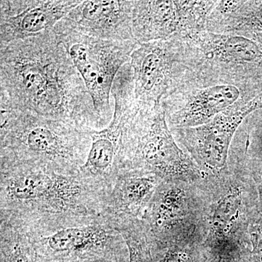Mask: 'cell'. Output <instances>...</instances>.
<instances>
[{
  "label": "cell",
  "mask_w": 262,
  "mask_h": 262,
  "mask_svg": "<svg viewBox=\"0 0 262 262\" xmlns=\"http://www.w3.org/2000/svg\"><path fill=\"white\" fill-rule=\"evenodd\" d=\"M36 262H55L104 252L124 246L125 241L108 219L67 227L45 235L30 237Z\"/></svg>",
  "instance_id": "10"
},
{
  "label": "cell",
  "mask_w": 262,
  "mask_h": 262,
  "mask_svg": "<svg viewBox=\"0 0 262 262\" xmlns=\"http://www.w3.org/2000/svg\"><path fill=\"white\" fill-rule=\"evenodd\" d=\"M239 97V91L235 86L222 84L207 88L193 95L171 122L179 128L201 126L226 111Z\"/></svg>",
  "instance_id": "16"
},
{
  "label": "cell",
  "mask_w": 262,
  "mask_h": 262,
  "mask_svg": "<svg viewBox=\"0 0 262 262\" xmlns=\"http://www.w3.org/2000/svg\"><path fill=\"white\" fill-rule=\"evenodd\" d=\"M55 262H128L126 244L104 252L77 256Z\"/></svg>",
  "instance_id": "21"
},
{
  "label": "cell",
  "mask_w": 262,
  "mask_h": 262,
  "mask_svg": "<svg viewBox=\"0 0 262 262\" xmlns=\"http://www.w3.org/2000/svg\"><path fill=\"white\" fill-rule=\"evenodd\" d=\"M163 182L154 174L130 168L121 170L108 189L104 217L111 222L123 218L141 220Z\"/></svg>",
  "instance_id": "15"
},
{
  "label": "cell",
  "mask_w": 262,
  "mask_h": 262,
  "mask_svg": "<svg viewBox=\"0 0 262 262\" xmlns=\"http://www.w3.org/2000/svg\"><path fill=\"white\" fill-rule=\"evenodd\" d=\"M249 169L257 189L260 211L262 215V165L257 164Z\"/></svg>",
  "instance_id": "24"
},
{
  "label": "cell",
  "mask_w": 262,
  "mask_h": 262,
  "mask_svg": "<svg viewBox=\"0 0 262 262\" xmlns=\"http://www.w3.org/2000/svg\"><path fill=\"white\" fill-rule=\"evenodd\" d=\"M0 262H36L28 234L14 227L0 223Z\"/></svg>",
  "instance_id": "19"
},
{
  "label": "cell",
  "mask_w": 262,
  "mask_h": 262,
  "mask_svg": "<svg viewBox=\"0 0 262 262\" xmlns=\"http://www.w3.org/2000/svg\"><path fill=\"white\" fill-rule=\"evenodd\" d=\"M207 54L222 61L231 63H251L259 61L262 52L258 45L251 39L232 35H214L207 37Z\"/></svg>",
  "instance_id": "17"
},
{
  "label": "cell",
  "mask_w": 262,
  "mask_h": 262,
  "mask_svg": "<svg viewBox=\"0 0 262 262\" xmlns=\"http://www.w3.org/2000/svg\"><path fill=\"white\" fill-rule=\"evenodd\" d=\"M261 106L262 97L256 98L242 107L226 110L205 125L176 129L203 177L228 169L229 147L234 134L244 119Z\"/></svg>",
  "instance_id": "9"
},
{
  "label": "cell",
  "mask_w": 262,
  "mask_h": 262,
  "mask_svg": "<svg viewBox=\"0 0 262 262\" xmlns=\"http://www.w3.org/2000/svg\"><path fill=\"white\" fill-rule=\"evenodd\" d=\"M92 130L0 103V163L79 171L89 156Z\"/></svg>",
  "instance_id": "3"
},
{
  "label": "cell",
  "mask_w": 262,
  "mask_h": 262,
  "mask_svg": "<svg viewBox=\"0 0 262 262\" xmlns=\"http://www.w3.org/2000/svg\"><path fill=\"white\" fill-rule=\"evenodd\" d=\"M113 223L126 244L128 262H153L151 239L140 219H120Z\"/></svg>",
  "instance_id": "18"
},
{
  "label": "cell",
  "mask_w": 262,
  "mask_h": 262,
  "mask_svg": "<svg viewBox=\"0 0 262 262\" xmlns=\"http://www.w3.org/2000/svg\"><path fill=\"white\" fill-rule=\"evenodd\" d=\"M259 146H260V150H261V151L262 152V134H261V138H260Z\"/></svg>",
  "instance_id": "25"
},
{
  "label": "cell",
  "mask_w": 262,
  "mask_h": 262,
  "mask_svg": "<svg viewBox=\"0 0 262 262\" xmlns=\"http://www.w3.org/2000/svg\"><path fill=\"white\" fill-rule=\"evenodd\" d=\"M163 181L141 217L152 245L204 237L203 183Z\"/></svg>",
  "instance_id": "7"
},
{
  "label": "cell",
  "mask_w": 262,
  "mask_h": 262,
  "mask_svg": "<svg viewBox=\"0 0 262 262\" xmlns=\"http://www.w3.org/2000/svg\"><path fill=\"white\" fill-rule=\"evenodd\" d=\"M213 2L134 1L131 29L138 43L165 40L173 33L198 27Z\"/></svg>",
  "instance_id": "11"
},
{
  "label": "cell",
  "mask_w": 262,
  "mask_h": 262,
  "mask_svg": "<svg viewBox=\"0 0 262 262\" xmlns=\"http://www.w3.org/2000/svg\"><path fill=\"white\" fill-rule=\"evenodd\" d=\"M204 238L211 262H247L250 225L261 216L257 189L249 168L229 169L203 179Z\"/></svg>",
  "instance_id": "4"
},
{
  "label": "cell",
  "mask_w": 262,
  "mask_h": 262,
  "mask_svg": "<svg viewBox=\"0 0 262 262\" xmlns=\"http://www.w3.org/2000/svg\"><path fill=\"white\" fill-rule=\"evenodd\" d=\"M0 103L93 130L106 127L53 29L0 45Z\"/></svg>",
  "instance_id": "1"
},
{
  "label": "cell",
  "mask_w": 262,
  "mask_h": 262,
  "mask_svg": "<svg viewBox=\"0 0 262 262\" xmlns=\"http://www.w3.org/2000/svg\"><path fill=\"white\" fill-rule=\"evenodd\" d=\"M111 96L113 118L104 128L91 131L92 144L81 168L82 173L103 183L108 189L117 174L128 167L133 136L141 106L134 94L130 63L124 65L115 77Z\"/></svg>",
  "instance_id": "6"
},
{
  "label": "cell",
  "mask_w": 262,
  "mask_h": 262,
  "mask_svg": "<svg viewBox=\"0 0 262 262\" xmlns=\"http://www.w3.org/2000/svg\"><path fill=\"white\" fill-rule=\"evenodd\" d=\"M0 223L30 237L104 217L108 187L79 171L0 163Z\"/></svg>",
  "instance_id": "2"
},
{
  "label": "cell",
  "mask_w": 262,
  "mask_h": 262,
  "mask_svg": "<svg viewBox=\"0 0 262 262\" xmlns=\"http://www.w3.org/2000/svg\"><path fill=\"white\" fill-rule=\"evenodd\" d=\"M154 174L163 181L196 182L203 176L176 142L161 103L141 108L128 168Z\"/></svg>",
  "instance_id": "8"
},
{
  "label": "cell",
  "mask_w": 262,
  "mask_h": 262,
  "mask_svg": "<svg viewBox=\"0 0 262 262\" xmlns=\"http://www.w3.org/2000/svg\"><path fill=\"white\" fill-rule=\"evenodd\" d=\"M81 3L80 0H1L0 45L51 30Z\"/></svg>",
  "instance_id": "12"
},
{
  "label": "cell",
  "mask_w": 262,
  "mask_h": 262,
  "mask_svg": "<svg viewBox=\"0 0 262 262\" xmlns=\"http://www.w3.org/2000/svg\"><path fill=\"white\" fill-rule=\"evenodd\" d=\"M80 74L96 113L106 126L113 118L110 97L114 80L138 43L92 37L81 32L68 19H62L53 29Z\"/></svg>",
  "instance_id": "5"
},
{
  "label": "cell",
  "mask_w": 262,
  "mask_h": 262,
  "mask_svg": "<svg viewBox=\"0 0 262 262\" xmlns=\"http://www.w3.org/2000/svg\"><path fill=\"white\" fill-rule=\"evenodd\" d=\"M251 248L247 262H262V215L250 225Z\"/></svg>",
  "instance_id": "22"
},
{
  "label": "cell",
  "mask_w": 262,
  "mask_h": 262,
  "mask_svg": "<svg viewBox=\"0 0 262 262\" xmlns=\"http://www.w3.org/2000/svg\"><path fill=\"white\" fill-rule=\"evenodd\" d=\"M202 243V239L196 238L165 246L151 244L153 262H194Z\"/></svg>",
  "instance_id": "20"
},
{
  "label": "cell",
  "mask_w": 262,
  "mask_h": 262,
  "mask_svg": "<svg viewBox=\"0 0 262 262\" xmlns=\"http://www.w3.org/2000/svg\"><path fill=\"white\" fill-rule=\"evenodd\" d=\"M130 64L136 100L145 106L160 103L173 75V57L165 40L139 43L130 55Z\"/></svg>",
  "instance_id": "13"
},
{
  "label": "cell",
  "mask_w": 262,
  "mask_h": 262,
  "mask_svg": "<svg viewBox=\"0 0 262 262\" xmlns=\"http://www.w3.org/2000/svg\"><path fill=\"white\" fill-rule=\"evenodd\" d=\"M134 1H82L66 18L81 32L113 40H134L131 18ZM136 41V40H135Z\"/></svg>",
  "instance_id": "14"
},
{
  "label": "cell",
  "mask_w": 262,
  "mask_h": 262,
  "mask_svg": "<svg viewBox=\"0 0 262 262\" xmlns=\"http://www.w3.org/2000/svg\"><path fill=\"white\" fill-rule=\"evenodd\" d=\"M233 27L234 29H244V27L262 28V8L252 14L235 18Z\"/></svg>",
  "instance_id": "23"
}]
</instances>
